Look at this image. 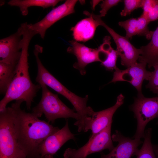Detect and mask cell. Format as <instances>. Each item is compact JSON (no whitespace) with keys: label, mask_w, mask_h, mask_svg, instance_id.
<instances>
[{"label":"cell","mask_w":158,"mask_h":158,"mask_svg":"<svg viewBox=\"0 0 158 158\" xmlns=\"http://www.w3.org/2000/svg\"><path fill=\"white\" fill-rule=\"evenodd\" d=\"M42 51L43 48L41 46L38 45L35 46L34 53L37 67L36 81L38 84H45L68 99L80 116L79 120L76 122V124L79 126H83L86 119L92 116L95 112L91 107L87 106L88 95H86L84 97L78 96L69 90L50 73L43 66L39 58V54Z\"/></svg>","instance_id":"obj_3"},{"label":"cell","mask_w":158,"mask_h":158,"mask_svg":"<svg viewBox=\"0 0 158 158\" xmlns=\"http://www.w3.org/2000/svg\"><path fill=\"white\" fill-rule=\"evenodd\" d=\"M18 64L0 61V92L5 95L16 72Z\"/></svg>","instance_id":"obj_21"},{"label":"cell","mask_w":158,"mask_h":158,"mask_svg":"<svg viewBox=\"0 0 158 158\" xmlns=\"http://www.w3.org/2000/svg\"><path fill=\"white\" fill-rule=\"evenodd\" d=\"M84 13L88 17L81 20L70 29L74 40L77 42H85L92 39L97 28L103 21L99 15L86 11Z\"/></svg>","instance_id":"obj_16"},{"label":"cell","mask_w":158,"mask_h":158,"mask_svg":"<svg viewBox=\"0 0 158 158\" xmlns=\"http://www.w3.org/2000/svg\"><path fill=\"white\" fill-rule=\"evenodd\" d=\"M110 40V36H105L103 38L102 43L98 48L100 53L104 55L101 65L107 70L112 71L117 68L116 63L118 55L116 50L111 47Z\"/></svg>","instance_id":"obj_19"},{"label":"cell","mask_w":158,"mask_h":158,"mask_svg":"<svg viewBox=\"0 0 158 158\" xmlns=\"http://www.w3.org/2000/svg\"><path fill=\"white\" fill-rule=\"evenodd\" d=\"M143 0H124V6L120 13L121 15L125 16L130 14L135 9L141 8Z\"/></svg>","instance_id":"obj_24"},{"label":"cell","mask_w":158,"mask_h":158,"mask_svg":"<svg viewBox=\"0 0 158 158\" xmlns=\"http://www.w3.org/2000/svg\"><path fill=\"white\" fill-rule=\"evenodd\" d=\"M75 139L74 134L69 129L66 121L63 128L48 136L41 143L39 149V153L41 158L47 154L53 155L67 141Z\"/></svg>","instance_id":"obj_15"},{"label":"cell","mask_w":158,"mask_h":158,"mask_svg":"<svg viewBox=\"0 0 158 158\" xmlns=\"http://www.w3.org/2000/svg\"><path fill=\"white\" fill-rule=\"evenodd\" d=\"M42 89L41 99L39 103L32 109V112L39 117L43 114L48 122L54 123L57 119L72 118L78 121L80 116L74 109L69 108L59 99L57 94L52 93L47 86L43 83L38 84Z\"/></svg>","instance_id":"obj_4"},{"label":"cell","mask_w":158,"mask_h":158,"mask_svg":"<svg viewBox=\"0 0 158 158\" xmlns=\"http://www.w3.org/2000/svg\"><path fill=\"white\" fill-rule=\"evenodd\" d=\"M151 39L147 45L140 47L142 52L138 59L139 62L146 63L150 68L158 65V26L152 31Z\"/></svg>","instance_id":"obj_18"},{"label":"cell","mask_w":158,"mask_h":158,"mask_svg":"<svg viewBox=\"0 0 158 158\" xmlns=\"http://www.w3.org/2000/svg\"><path fill=\"white\" fill-rule=\"evenodd\" d=\"M22 38V30L20 26L15 33L0 40V61L18 64L21 54Z\"/></svg>","instance_id":"obj_13"},{"label":"cell","mask_w":158,"mask_h":158,"mask_svg":"<svg viewBox=\"0 0 158 158\" xmlns=\"http://www.w3.org/2000/svg\"><path fill=\"white\" fill-rule=\"evenodd\" d=\"M104 27L113 38L116 46V51L121 59V64L127 68L137 62L141 54L140 49L135 48L126 37L120 35L103 21Z\"/></svg>","instance_id":"obj_10"},{"label":"cell","mask_w":158,"mask_h":158,"mask_svg":"<svg viewBox=\"0 0 158 158\" xmlns=\"http://www.w3.org/2000/svg\"><path fill=\"white\" fill-rule=\"evenodd\" d=\"M124 97L122 94L117 97L116 102L113 106L97 112L95 111L93 115L88 118L84 123L83 131L90 130L93 137L112 123L113 116L117 109L123 103Z\"/></svg>","instance_id":"obj_11"},{"label":"cell","mask_w":158,"mask_h":158,"mask_svg":"<svg viewBox=\"0 0 158 158\" xmlns=\"http://www.w3.org/2000/svg\"><path fill=\"white\" fill-rule=\"evenodd\" d=\"M78 0H67L62 4L53 9L41 20L29 24L30 28L44 39L47 29L56 22L75 12L74 8Z\"/></svg>","instance_id":"obj_9"},{"label":"cell","mask_w":158,"mask_h":158,"mask_svg":"<svg viewBox=\"0 0 158 158\" xmlns=\"http://www.w3.org/2000/svg\"><path fill=\"white\" fill-rule=\"evenodd\" d=\"M153 148L157 158H158V145H152Z\"/></svg>","instance_id":"obj_28"},{"label":"cell","mask_w":158,"mask_h":158,"mask_svg":"<svg viewBox=\"0 0 158 158\" xmlns=\"http://www.w3.org/2000/svg\"><path fill=\"white\" fill-rule=\"evenodd\" d=\"M157 124H158V121L157 122Z\"/></svg>","instance_id":"obj_30"},{"label":"cell","mask_w":158,"mask_h":158,"mask_svg":"<svg viewBox=\"0 0 158 158\" xmlns=\"http://www.w3.org/2000/svg\"><path fill=\"white\" fill-rule=\"evenodd\" d=\"M42 158H54L53 155L47 154L44 156Z\"/></svg>","instance_id":"obj_29"},{"label":"cell","mask_w":158,"mask_h":158,"mask_svg":"<svg viewBox=\"0 0 158 158\" xmlns=\"http://www.w3.org/2000/svg\"><path fill=\"white\" fill-rule=\"evenodd\" d=\"M122 1L121 0H102V2L100 5L101 10L99 11V16L100 17L105 16L110 8L117 5L119 2Z\"/></svg>","instance_id":"obj_26"},{"label":"cell","mask_w":158,"mask_h":158,"mask_svg":"<svg viewBox=\"0 0 158 158\" xmlns=\"http://www.w3.org/2000/svg\"><path fill=\"white\" fill-rule=\"evenodd\" d=\"M101 1H102V0H92L91 1L93 10H94L95 9L96 6Z\"/></svg>","instance_id":"obj_27"},{"label":"cell","mask_w":158,"mask_h":158,"mask_svg":"<svg viewBox=\"0 0 158 158\" xmlns=\"http://www.w3.org/2000/svg\"><path fill=\"white\" fill-rule=\"evenodd\" d=\"M150 22L142 14L137 18H130L118 22L119 25L126 30L125 36L129 39L138 35L145 36L148 40L151 39L152 31H150L148 26Z\"/></svg>","instance_id":"obj_17"},{"label":"cell","mask_w":158,"mask_h":158,"mask_svg":"<svg viewBox=\"0 0 158 158\" xmlns=\"http://www.w3.org/2000/svg\"><path fill=\"white\" fill-rule=\"evenodd\" d=\"M70 46L67 51L75 55L77 61L73 65V67L78 70L80 74L86 73L85 68L88 64L95 62H102L100 51L98 48L93 49L86 47L75 40L69 41Z\"/></svg>","instance_id":"obj_12"},{"label":"cell","mask_w":158,"mask_h":158,"mask_svg":"<svg viewBox=\"0 0 158 158\" xmlns=\"http://www.w3.org/2000/svg\"><path fill=\"white\" fill-rule=\"evenodd\" d=\"M112 123L93 137L87 142L78 149L68 148L65 151V158H86L92 154L108 149L110 152L114 147L111 135Z\"/></svg>","instance_id":"obj_7"},{"label":"cell","mask_w":158,"mask_h":158,"mask_svg":"<svg viewBox=\"0 0 158 158\" xmlns=\"http://www.w3.org/2000/svg\"><path fill=\"white\" fill-rule=\"evenodd\" d=\"M151 128H149L145 131L142 145L135 154L137 158H157L151 142Z\"/></svg>","instance_id":"obj_22"},{"label":"cell","mask_w":158,"mask_h":158,"mask_svg":"<svg viewBox=\"0 0 158 158\" xmlns=\"http://www.w3.org/2000/svg\"><path fill=\"white\" fill-rule=\"evenodd\" d=\"M111 138L113 141L118 142V145L108 154H102L100 158H131L143 142L140 139H133L125 137L118 130L113 134Z\"/></svg>","instance_id":"obj_14"},{"label":"cell","mask_w":158,"mask_h":158,"mask_svg":"<svg viewBox=\"0 0 158 158\" xmlns=\"http://www.w3.org/2000/svg\"><path fill=\"white\" fill-rule=\"evenodd\" d=\"M154 70L152 71L146 87L158 96V65L153 67Z\"/></svg>","instance_id":"obj_25"},{"label":"cell","mask_w":158,"mask_h":158,"mask_svg":"<svg viewBox=\"0 0 158 158\" xmlns=\"http://www.w3.org/2000/svg\"><path fill=\"white\" fill-rule=\"evenodd\" d=\"M41 158L40 157H39V158Z\"/></svg>","instance_id":"obj_31"},{"label":"cell","mask_w":158,"mask_h":158,"mask_svg":"<svg viewBox=\"0 0 158 158\" xmlns=\"http://www.w3.org/2000/svg\"><path fill=\"white\" fill-rule=\"evenodd\" d=\"M130 108L137 121V129L133 138H144L147 124L153 119L158 118V96L148 98L143 95H137Z\"/></svg>","instance_id":"obj_6"},{"label":"cell","mask_w":158,"mask_h":158,"mask_svg":"<svg viewBox=\"0 0 158 158\" xmlns=\"http://www.w3.org/2000/svg\"><path fill=\"white\" fill-rule=\"evenodd\" d=\"M142 14L150 23L158 20V0H143Z\"/></svg>","instance_id":"obj_23"},{"label":"cell","mask_w":158,"mask_h":158,"mask_svg":"<svg viewBox=\"0 0 158 158\" xmlns=\"http://www.w3.org/2000/svg\"><path fill=\"white\" fill-rule=\"evenodd\" d=\"M147 63L144 62H136L127 69L121 70L117 68L114 73L113 78L109 83L126 81L133 86L138 91V96L143 95L142 87L144 80H148L152 71L146 69Z\"/></svg>","instance_id":"obj_8"},{"label":"cell","mask_w":158,"mask_h":158,"mask_svg":"<svg viewBox=\"0 0 158 158\" xmlns=\"http://www.w3.org/2000/svg\"><path fill=\"white\" fill-rule=\"evenodd\" d=\"M23 102L22 100H16L11 105L16 137L27 158L41 157L39 152L40 145L47 137L60 129L40 119L35 113H27L22 110L20 106Z\"/></svg>","instance_id":"obj_1"},{"label":"cell","mask_w":158,"mask_h":158,"mask_svg":"<svg viewBox=\"0 0 158 158\" xmlns=\"http://www.w3.org/2000/svg\"><path fill=\"white\" fill-rule=\"evenodd\" d=\"M58 0H11L8 4L19 8L23 16H26L28 13V8L33 6L42 7L44 8L53 7L60 1Z\"/></svg>","instance_id":"obj_20"},{"label":"cell","mask_w":158,"mask_h":158,"mask_svg":"<svg viewBox=\"0 0 158 158\" xmlns=\"http://www.w3.org/2000/svg\"><path fill=\"white\" fill-rule=\"evenodd\" d=\"M0 158H27L15 134L11 106L0 111Z\"/></svg>","instance_id":"obj_5"},{"label":"cell","mask_w":158,"mask_h":158,"mask_svg":"<svg viewBox=\"0 0 158 158\" xmlns=\"http://www.w3.org/2000/svg\"><path fill=\"white\" fill-rule=\"evenodd\" d=\"M35 35L27 27L22 29L21 54L18 63L16 73L6 92L0 102V111L4 109L7 104L14 100L25 102L27 109L30 110L33 99L41 88L39 85L33 83L29 73L28 49L32 38Z\"/></svg>","instance_id":"obj_2"}]
</instances>
